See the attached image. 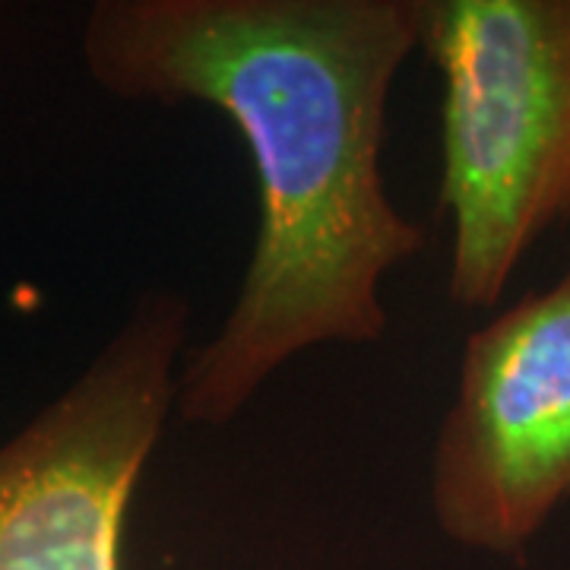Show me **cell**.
<instances>
[{
  "label": "cell",
  "instance_id": "1",
  "mask_svg": "<svg viewBox=\"0 0 570 570\" xmlns=\"http://www.w3.org/2000/svg\"><path fill=\"white\" fill-rule=\"evenodd\" d=\"M422 0H99L82 58L127 102L216 108L257 178V235L219 330L184 358L175 412L223 428L317 346L387 336L384 279L425 247L384 181L387 105Z\"/></svg>",
  "mask_w": 570,
  "mask_h": 570
},
{
  "label": "cell",
  "instance_id": "2",
  "mask_svg": "<svg viewBox=\"0 0 570 570\" xmlns=\"http://www.w3.org/2000/svg\"><path fill=\"white\" fill-rule=\"evenodd\" d=\"M419 48L444 82L448 295L491 311L570 219V0H422Z\"/></svg>",
  "mask_w": 570,
  "mask_h": 570
},
{
  "label": "cell",
  "instance_id": "3",
  "mask_svg": "<svg viewBox=\"0 0 570 570\" xmlns=\"http://www.w3.org/2000/svg\"><path fill=\"white\" fill-rule=\"evenodd\" d=\"M190 311L146 292L70 387L0 444V570H124L134 491L178 400Z\"/></svg>",
  "mask_w": 570,
  "mask_h": 570
},
{
  "label": "cell",
  "instance_id": "4",
  "mask_svg": "<svg viewBox=\"0 0 570 570\" xmlns=\"http://www.w3.org/2000/svg\"><path fill=\"white\" fill-rule=\"evenodd\" d=\"M428 498L453 546L498 558L527 554L570 501V250L554 283L466 336Z\"/></svg>",
  "mask_w": 570,
  "mask_h": 570
}]
</instances>
